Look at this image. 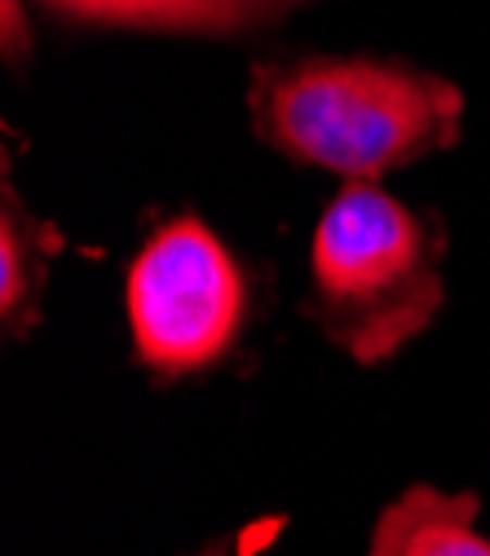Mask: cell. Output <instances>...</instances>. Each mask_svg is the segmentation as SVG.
I'll use <instances>...</instances> for the list:
<instances>
[{"label": "cell", "mask_w": 490, "mask_h": 556, "mask_svg": "<svg viewBox=\"0 0 490 556\" xmlns=\"http://www.w3.org/2000/svg\"><path fill=\"white\" fill-rule=\"evenodd\" d=\"M49 5L98 18V23H133V27H168V31H208L230 36L256 23L288 14L301 0H49Z\"/></svg>", "instance_id": "cell-5"}, {"label": "cell", "mask_w": 490, "mask_h": 556, "mask_svg": "<svg viewBox=\"0 0 490 556\" xmlns=\"http://www.w3.org/2000/svg\"><path fill=\"white\" fill-rule=\"evenodd\" d=\"M460 115L455 85L372 58L261 66L252 85V119L274 151L354 181L455 142Z\"/></svg>", "instance_id": "cell-1"}, {"label": "cell", "mask_w": 490, "mask_h": 556, "mask_svg": "<svg viewBox=\"0 0 490 556\" xmlns=\"http://www.w3.org/2000/svg\"><path fill=\"white\" fill-rule=\"evenodd\" d=\"M248 288L226 243L181 217L128 265V327L137 358L160 376H186L230 354L243 331Z\"/></svg>", "instance_id": "cell-3"}, {"label": "cell", "mask_w": 490, "mask_h": 556, "mask_svg": "<svg viewBox=\"0 0 490 556\" xmlns=\"http://www.w3.org/2000/svg\"><path fill=\"white\" fill-rule=\"evenodd\" d=\"M442 235L372 181L344 186L318 222L310 314L359 363L393 358L442 309Z\"/></svg>", "instance_id": "cell-2"}, {"label": "cell", "mask_w": 490, "mask_h": 556, "mask_svg": "<svg viewBox=\"0 0 490 556\" xmlns=\"http://www.w3.org/2000/svg\"><path fill=\"white\" fill-rule=\"evenodd\" d=\"M372 556H490V539L477 534V500L415 485L385 508Z\"/></svg>", "instance_id": "cell-4"}, {"label": "cell", "mask_w": 490, "mask_h": 556, "mask_svg": "<svg viewBox=\"0 0 490 556\" xmlns=\"http://www.w3.org/2000/svg\"><path fill=\"white\" fill-rule=\"evenodd\" d=\"M45 261H49L45 230L27 213H18L14 194L5 190V217H0V314H5L10 331H27L36 323Z\"/></svg>", "instance_id": "cell-6"}]
</instances>
